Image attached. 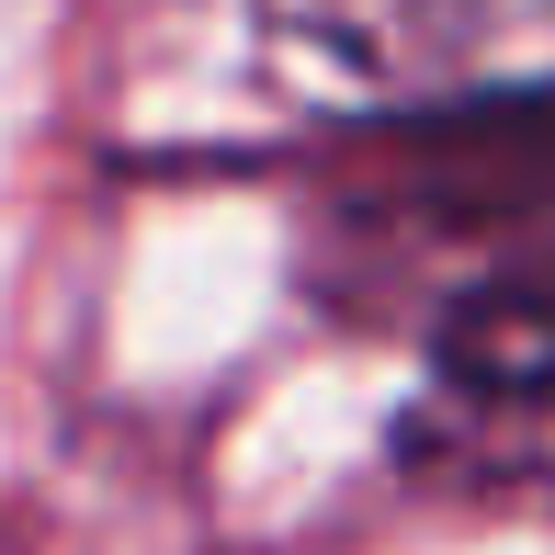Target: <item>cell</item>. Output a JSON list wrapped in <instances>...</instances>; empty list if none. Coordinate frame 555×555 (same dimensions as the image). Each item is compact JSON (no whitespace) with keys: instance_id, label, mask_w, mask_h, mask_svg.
Wrapping results in <instances>:
<instances>
[{"instance_id":"cell-3","label":"cell","mask_w":555,"mask_h":555,"mask_svg":"<svg viewBox=\"0 0 555 555\" xmlns=\"http://www.w3.org/2000/svg\"><path fill=\"white\" fill-rule=\"evenodd\" d=\"M409 205L431 216L442 238L476 249L465 284H488V272H544L555 261V103L442 125V137L409 159Z\"/></svg>"},{"instance_id":"cell-2","label":"cell","mask_w":555,"mask_h":555,"mask_svg":"<svg viewBox=\"0 0 555 555\" xmlns=\"http://www.w3.org/2000/svg\"><path fill=\"white\" fill-rule=\"evenodd\" d=\"M409 465L555 511V261L488 272L442 307L431 374L409 409Z\"/></svg>"},{"instance_id":"cell-1","label":"cell","mask_w":555,"mask_h":555,"mask_svg":"<svg viewBox=\"0 0 555 555\" xmlns=\"http://www.w3.org/2000/svg\"><path fill=\"white\" fill-rule=\"evenodd\" d=\"M272 35L386 114L465 125L555 103V0H272Z\"/></svg>"}]
</instances>
